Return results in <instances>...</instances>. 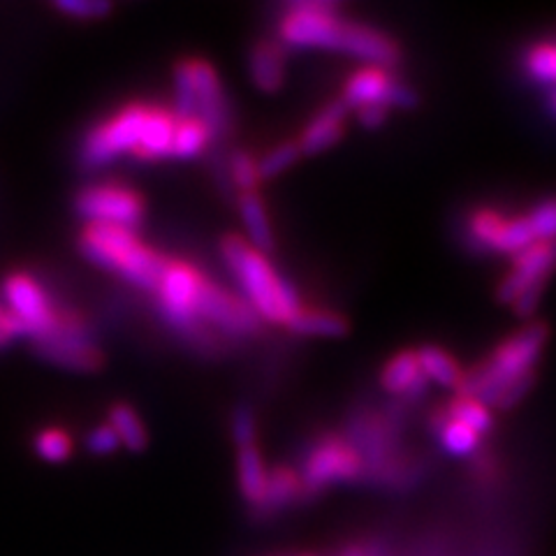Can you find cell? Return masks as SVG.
Returning a JSON list of instances; mask_svg holds the SVG:
<instances>
[{
    "mask_svg": "<svg viewBox=\"0 0 556 556\" xmlns=\"http://www.w3.org/2000/svg\"><path fill=\"white\" fill-rule=\"evenodd\" d=\"M286 329L300 337H327L339 339L351 332V323L343 313L325 306H300L294 316L288 320Z\"/></svg>",
    "mask_w": 556,
    "mask_h": 556,
    "instance_id": "obj_18",
    "label": "cell"
},
{
    "mask_svg": "<svg viewBox=\"0 0 556 556\" xmlns=\"http://www.w3.org/2000/svg\"><path fill=\"white\" fill-rule=\"evenodd\" d=\"M535 241H556V198H545L527 214Z\"/></svg>",
    "mask_w": 556,
    "mask_h": 556,
    "instance_id": "obj_31",
    "label": "cell"
},
{
    "mask_svg": "<svg viewBox=\"0 0 556 556\" xmlns=\"http://www.w3.org/2000/svg\"><path fill=\"white\" fill-rule=\"evenodd\" d=\"M415 355H417V364H420L422 376L427 378V382H437V386L455 390V392L459 390L464 369H462V364L445 351V348L422 345V348H417Z\"/></svg>",
    "mask_w": 556,
    "mask_h": 556,
    "instance_id": "obj_22",
    "label": "cell"
},
{
    "mask_svg": "<svg viewBox=\"0 0 556 556\" xmlns=\"http://www.w3.org/2000/svg\"><path fill=\"white\" fill-rule=\"evenodd\" d=\"M75 212L84 223L135 230L147 218V200L124 184H93L77 193Z\"/></svg>",
    "mask_w": 556,
    "mask_h": 556,
    "instance_id": "obj_10",
    "label": "cell"
},
{
    "mask_svg": "<svg viewBox=\"0 0 556 556\" xmlns=\"http://www.w3.org/2000/svg\"><path fill=\"white\" fill-rule=\"evenodd\" d=\"M433 431L441 439V445L455 457H468L476 455L480 447V433H476L473 429H468L466 425L452 420V417L441 408L439 413H433L431 417Z\"/></svg>",
    "mask_w": 556,
    "mask_h": 556,
    "instance_id": "obj_24",
    "label": "cell"
},
{
    "mask_svg": "<svg viewBox=\"0 0 556 556\" xmlns=\"http://www.w3.org/2000/svg\"><path fill=\"white\" fill-rule=\"evenodd\" d=\"M300 556H313V554H300Z\"/></svg>",
    "mask_w": 556,
    "mask_h": 556,
    "instance_id": "obj_39",
    "label": "cell"
},
{
    "mask_svg": "<svg viewBox=\"0 0 556 556\" xmlns=\"http://www.w3.org/2000/svg\"><path fill=\"white\" fill-rule=\"evenodd\" d=\"M86 447H89V452H93V455H98V457H108L121 447V443H118V437L114 433V429L104 422V425H98L89 433V437H86Z\"/></svg>",
    "mask_w": 556,
    "mask_h": 556,
    "instance_id": "obj_34",
    "label": "cell"
},
{
    "mask_svg": "<svg viewBox=\"0 0 556 556\" xmlns=\"http://www.w3.org/2000/svg\"><path fill=\"white\" fill-rule=\"evenodd\" d=\"M212 139H214L212 130H208L204 121H200L198 116H177V128H174L169 159H177V161L198 159Z\"/></svg>",
    "mask_w": 556,
    "mask_h": 556,
    "instance_id": "obj_23",
    "label": "cell"
},
{
    "mask_svg": "<svg viewBox=\"0 0 556 556\" xmlns=\"http://www.w3.org/2000/svg\"><path fill=\"white\" fill-rule=\"evenodd\" d=\"M108 425L114 429L118 437V443L128 447L130 452H142L149 443V433L142 422V417L137 415V410L130 404L118 402L110 408L108 415Z\"/></svg>",
    "mask_w": 556,
    "mask_h": 556,
    "instance_id": "obj_25",
    "label": "cell"
},
{
    "mask_svg": "<svg viewBox=\"0 0 556 556\" xmlns=\"http://www.w3.org/2000/svg\"><path fill=\"white\" fill-rule=\"evenodd\" d=\"M3 304L22 323L24 337L40 345L54 337L75 308L63 304L38 276L28 271H12L3 281Z\"/></svg>",
    "mask_w": 556,
    "mask_h": 556,
    "instance_id": "obj_7",
    "label": "cell"
},
{
    "mask_svg": "<svg viewBox=\"0 0 556 556\" xmlns=\"http://www.w3.org/2000/svg\"><path fill=\"white\" fill-rule=\"evenodd\" d=\"M549 339V327L545 323H529L508 339H503L494 351L473 364L471 369H464L462 386L455 394H468L480 399L482 404L506 388L508 382L538 371V359H541Z\"/></svg>",
    "mask_w": 556,
    "mask_h": 556,
    "instance_id": "obj_4",
    "label": "cell"
},
{
    "mask_svg": "<svg viewBox=\"0 0 556 556\" xmlns=\"http://www.w3.org/2000/svg\"><path fill=\"white\" fill-rule=\"evenodd\" d=\"M232 439L237 447L253 445L257 443V427H255V415L249 406H239L232 415Z\"/></svg>",
    "mask_w": 556,
    "mask_h": 556,
    "instance_id": "obj_33",
    "label": "cell"
},
{
    "mask_svg": "<svg viewBox=\"0 0 556 556\" xmlns=\"http://www.w3.org/2000/svg\"><path fill=\"white\" fill-rule=\"evenodd\" d=\"M286 47L278 38L257 40L249 51V75L260 91L276 93L286 81Z\"/></svg>",
    "mask_w": 556,
    "mask_h": 556,
    "instance_id": "obj_17",
    "label": "cell"
},
{
    "mask_svg": "<svg viewBox=\"0 0 556 556\" xmlns=\"http://www.w3.org/2000/svg\"><path fill=\"white\" fill-rule=\"evenodd\" d=\"M353 112H355L359 124L369 130L386 126V121L390 118V108H386V104H367V108H359Z\"/></svg>",
    "mask_w": 556,
    "mask_h": 556,
    "instance_id": "obj_36",
    "label": "cell"
},
{
    "mask_svg": "<svg viewBox=\"0 0 556 556\" xmlns=\"http://www.w3.org/2000/svg\"><path fill=\"white\" fill-rule=\"evenodd\" d=\"M35 452H38V457L49 462V464H61L67 462L70 455H73V437H70V431L61 429V427H45L38 433H35Z\"/></svg>",
    "mask_w": 556,
    "mask_h": 556,
    "instance_id": "obj_28",
    "label": "cell"
},
{
    "mask_svg": "<svg viewBox=\"0 0 556 556\" xmlns=\"http://www.w3.org/2000/svg\"><path fill=\"white\" fill-rule=\"evenodd\" d=\"M348 116H351V110L345 108L341 98L323 104L298 137L302 155H316L339 144L348 128Z\"/></svg>",
    "mask_w": 556,
    "mask_h": 556,
    "instance_id": "obj_14",
    "label": "cell"
},
{
    "mask_svg": "<svg viewBox=\"0 0 556 556\" xmlns=\"http://www.w3.org/2000/svg\"><path fill=\"white\" fill-rule=\"evenodd\" d=\"M341 100L348 110H359L367 104H386V108H415L417 93L402 77H396L392 67L362 65L345 79Z\"/></svg>",
    "mask_w": 556,
    "mask_h": 556,
    "instance_id": "obj_11",
    "label": "cell"
},
{
    "mask_svg": "<svg viewBox=\"0 0 556 556\" xmlns=\"http://www.w3.org/2000/svg\"><path fill=\"white\" fill-rule=\"evenodd\" d=\"M380 388L406 402H415L427 392L429 382L417 364L415 351H402L386 362V367L380 369Z\"/></svg>",
    "mask_w": 556,
    "mask_h": 556,
    "instance_id": "obj_16",
    "label": "cell"
},
{
    "mask_svg": "<svg viewBox=\"0 0 556 556\" xmlns=\"http://www.w3.org/2000/svg\"><path fill=\"white\" fill-rule=\"evenodd\" d=\"M204 276L206 274L198 265L188 263V260L167 257L161 281L155 286L153 294L155 302H159L161 316L174 332H179L190 345L200 348L204 353H216L220 351V339L202 329L195 316L198 294L204 283Z\"/></svg>",
    "mask_w": 556,
    "mask_h": 556,
    "instance_id": "obj_5",
    "label": "cell"
},
{
    "mask_svg": "<svg viewBox=\"0 0 556 556\" xmlns=\"http://www.w3.org/2000/svg\"><path fill=\"white\" fill-rule=\"evenodd\" d=\"M267 478H269V468L265 464V457L263 452H260L257 443L237 447V482H239V492L249 506L257 508L260 503H263L265 490H267Z\"/></svg>",
    "mask_w": 556,
    "mask_h": 556,
    "instance_id": "obj_19",
    "label": "cell"
},
{
    "mask_svg": "<svg viewBox=\"0 0 556 556\" xmlns=\"http://www.w3.org/2000/svg\"><path fill=\"white\" fill-rule=\"evenodd\" d=\"M174 128H177V114H174V110L151 102L142 139H139L132 159L139 163H161L169 159Z\"/></svg>",
    "mask_w": 556,
    "mask_h": 556,
    "instance_id": "obj_15",
    "label": "cell"
},
{
    "mask_svg": "<svg viewBox=\"0 0 556 556\" xmlns=\"http://www.w3.org/2000/svg\"><path fill=\"white\" fill-rule=\"evenodd\" d=\"M220 253L225 265L237 278L241 298L251 304L260 320L286 327L302 306L298 290L278 274L269 255L260 253L247 241V237L228 235L220 241Z\"/></svg>",
    "mask_w": 556,
    "mask_h": 556,
    "instance_id": "obj_2",
    "label": "cell"
},
{
    "mask_svg": "<svg viewBox=\"0 0 556 556\" xmlns=\"http://www.w3.org/2000/svg\"><path fill=\"white\" fill-rule=\"evenodd\" d=\"M300 498H304L302 494V480L298 468L292 466H274L267 478V490H265V498L260 506L255 508V513L260 517H271L276 513H281L283 508L298 503Z\"/></svg>",
    "mask_w": 556,
    "mask_h": 556,
    "instance_id": "obj_20",
    "label": "cell"
},
{
    "mask_svg": "<svg viewBox=\"0 0 556 556\" xmlns=\"http://www.w3.org/2000/svg\"><path fill=\"white\" fill-rule=\"evenodd\" d=\"M228 167H230V177L239 190V195L241 193H257L263 179H260V172H257V159L251 151H243V149L235 151L230 155Z\"/></svg>",
    "mask_w": 556,
    "mask_h": 556,
    "instance_id": "obj_30",
    "label": "cell"
},
{
    "mask_svg": "<svg viewBox=\"0 0 556 556\" xmlns=\"http://www.w3.org/2000/svg\"><path fill=\"white\" fill-rule=\"evenodd\" d=\"M547 112L556 118V89H552L547 96Z\"/></svg>",
    "mask_w": 556,
    "mask_h": 556,
    "instance_id": "obj_37",
    "label": "cell"
},
{
    "mask_svg": "<svg viewBox=\"0 0 556 556\" xmlns=\"http://www.w3.org/2000/svg\"><path fill=\"white\" fill-rule=\"evenodd\" d=\"M556 271V241H533L531 247L513 255L508 274L496 286V300L501 304H513L521 294L545 288L549 276Z\"/></svg>",
    "mask_w": 556,
    "mask_h": 556,
    "instance_id": "obj_13",
    "label": "cell"
},
{
    "mask_svg": "<svg viewBox=\"0 0 556 556\" xmlns=\"http://www.w3.org/2000/svg\"><path fill=\"white\" fill-rule=\"evenodd\" d=\"M443 410L452 417V420H457V422L466 425L468 429H473L476 433H480V437H484V433L492 429V410L486 408L476 396L455 394Z\"/></svg>",
    "mask_w": 556,
    "mask_h": 556,
    "instance_id": "obj_26",
    "label": "cell"
},
{
    "mask_svg": "<svg viewBox=\"0 0 556 556\" xmlns=\"http://www.w3.org/2000/svg\"><path fill=\"white\" fill-rule=\"evenodd\" d=\"M343 556H369V554H367V549H362V547H348L343 552Z\"/></svg>",
    "mask_w": 556,
    "mask_h": 556,
    "instance_id": "obj_38",
    "label": "cell"
},
{
    "mask_svg": "<svg viewBox=\"0 0 556 556\" xmlns=\"http://www.w3.org/2000/svg\"><path fill=\"white\" fill-rule=\"evenodd\" d=\"M300 159H302V151H300L298 139H286V142L269 149L263 159H257L260 179H263V184L269 179H276L278 174L290 169Z\"/></svg>",
    "mask_w": 556,
    "mask_h": 556,
    "instance_id": "obj_29",
    "label": "cell"
},
{
    "mask_svg": "<svg viewBox=\"0 0 556 556\" xmlns=\"http://www.w3.org/2000/svg\"><path fill=\"white\" fill-rule=\"evenodd\" d=\"M56 10L70 16V20L96 22V20H102L104 14H110L112 5L102 3V0H65V3H56Z\"/></svg>",
    "mask_w": 556,
    "mask_h": 556,
    "instance_id": "obj_32",
    "label": "cell"
},
{
    "mask_svg": "<svg viewBox=\"0 0 556 556\" xmlns=\"http://www.w3.org/2000/svg\"><path fill=\"white\" fill-rule=\"evenodd\" d=\"M77 243L81 255L93 265L126 278L128 283L147 292L159 286L167 263V255L144 243L135 230L116 228V225L84 223Z\"/></svg>",
    "mask_w": 556,
    "mask_h": 556,
    "instance_id": "obj_3",
    "label": "cell"
},
{
    "mask_svg": "<svg viewBox=\"0 0 556 556\" xmlns=\"http://www.w3.org/2000/svg\"><path fill=\"white\" fill-rule=\"evenodd\" d=\"M466 235L478 249L503 255H517L535 241L527 214L510 216L494 206H478L471 212L466 220Z\"/></svg>",
    "mask_w": 556,
    "mask_h": 556,
    "instance_id": "obj_12",
    "label": "cell"
},
{
    "mask_svg": "<svg viewBox=\"0 0 556 556\" xmlns=\"http://www.w3.org/2000/svg\"><path fill=\"white\" fill-rule=\"evenodd\" d=\"M174 114L198 116L214 139L230 128L228 98L212 63L193 56L179 61L174 67Z\"/></svg>",
    "mask_w": 556,
    "mask_h": 556,
    "instance_id": "obj_6",
    "label": "cell"
},
{
    "mask_svg": "<svg viewBox=\"0 0 556 556\" xmlns=\"http://www.w3.org/2000/svg\"><path fill=\"white\" fill-rule=\"evenodd\" d=\"M298 473L304 498H313L332 484L364 480V459L341 433L325 431L306 450L304 464Z\"/></svg>",
    "mask_w": 556,
    "mask_h": 556,
    "instance_id": "obj_9",
    "label": "cell"
},
{
    "mask_svg": "<svg viewBox=\"0 0 556 556\" xmlns=\"http://www.w3.org/2000/svg\"><path fill=\"white\" fill-rule=\"evenodd\" d=\"M22 337H24L22 323L16 320L14 313L3 302H0V348H8L12 341Z\"/></svg>",
    "mask_w": 556,
    "mask_h": 556,
    "instance_id": "obj_35",
    "label": "cell"
},
{
    "mask_svg": "<svg viewBox=\"0 0 556 556\" xmlns=\"http://www.w3.org/2000/svg\"><path fill=\"white\" fill-rule=\"evenodd\" d=\"M239 214L243 225H247V241L260 253L269 255L274 251V230L267 214L263 195L257 193H241L239 195Z\"/></svg>",
    "mask_w": 556,
    "mask_h": 556,
    "instance_id": "obj_21",
    "label": "cell"
},
{
    "mask_svg": "<svg viewBox=\"0 0 556 556\" xmlns=\"http://www.w3.org/2000/svg\"><path fill=\"white\" fill-rule=\"evenodd\" d=\"M521 67H525V73L531 79L549 84L552 89H556V40H543L531 45L525 51Z\"/></svg>",
    "mask_w": 556,
    "mask_h": 556,
    "instance_id": "obj_27",
    "label": "cell"
},
{
    "mask_svg": "<svg viewBox=\"0 0 556 556\" xmlns=\"http://www.w3.org/2000/svg\"><path fill=\"white\" fill-rule=\"evenodd\" d=\"M278 42L290 47L334 49L355 56L364 65L392 67L402 61V47L376 26L345 20L339 3L329 0H300L286 8L278 22Z\"/></svg>",
    "mask_w": 556,
    "mask_h": 556,
    "instance_id": "obj_1",
    "label": "cell"
},
{
    "mask_svg": "<svg viewBox=\"0 0 556 556\" xmlns=\"http://www.w3.org/2000/svg\"><path fill=\"white\" fill-rule=\"evenodd\" d=\"M149 108L151 102L132 100L96 121L79 142V165L96 169L118 161L121 155H132L142 139Z\"/></svg>",
    "mask_w": 556,
    "mask_h": 556,
    "instance_id": "obj_8",
    "label": "cell"
}]
</instances>
